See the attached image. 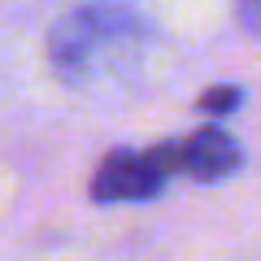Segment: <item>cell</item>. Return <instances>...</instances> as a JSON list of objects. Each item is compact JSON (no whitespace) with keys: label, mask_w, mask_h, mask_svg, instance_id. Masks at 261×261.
<instances>
[{"label":"cell","mask_w":261,"mask_h":261,"mask_svg":"<svg viewBox=\"0 0 261 261\" xmlns=\"http://www.w3.org/2000/svg\"><path fill=\"white\" fill-rule=\"evenodd\" d=\"M161 161L170 174H187L196 183H218L231 178L244 166V144L235 140L226 126H196L192 135H174V140L157 144Z\"/></svg>","instance_id":"cell-3"},{"label":"cell","mask_w":261,"mask_h":261,"mask_svg":"<svg viewBox=\"0 0 261 261\" xmlns=\"http://www.w3.org/2000/svg\"><path fill=\"white\" fill-rule=\"evenodd\" d=\"M244 105V87H235V83H218V87H209L205 96H200V109L209 113V118H222V113H235Z\"/></svg>","instance_id":"cell-4"},{"label":"cell","mask_w":261,"mask_h":261,"mask_svg":"<svg viewBox=\"0 0 261 261\" xmlns=\"http://www.w3.org/2000/svg\"><path fill=\"white\" fill-rule=\"evenodd\" d=\"M170 183V170L152 148H113L92 174V200L96 205H130V200H152Z\"/></svg>","instance_id":"cell-2"},{"label":"cell","mask_w":261,"mask_h":261,"mask_svg":"<svg viewBox=\"0 0 261 261\" xmlns=\"http://www.w3.org/2000/svg\"><path fill=\"white\" fill-rule=\"evenodd\" d=\"M257 22H261L257 0H240V27H244V35H257Z\"/></svg>","instance_id":"cell-5"},{"label":"cell","mask_w":261,"mask_h":261,"mask_svg":"<svg viewBox=\"0 0 261 261\" xmlns=\"http://www.w3.org/2000/svg\"><path fill=\"white\" fill-rule=\"evenodd\" d=\"M157 48V27L130 0H79L48 31V70L65 87L92 92V87L122 83L148 61Z\"/></svg>","instance_id":"cell-1"}]
</instances>
